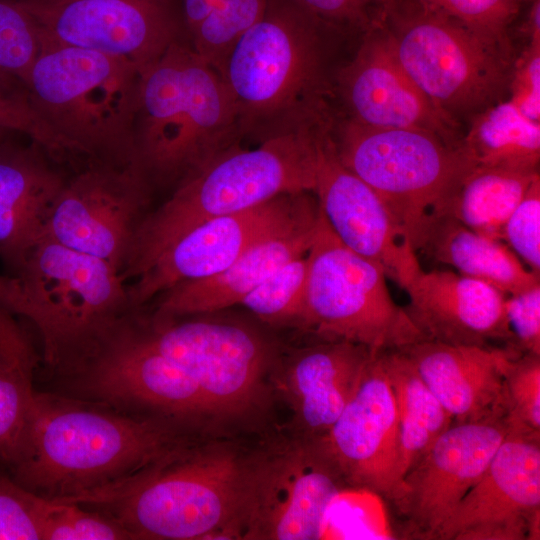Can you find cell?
Wrapping results in <instances>:
<instances>
[{"mask_svg": "<svg viewBox=\"0 0 540 540\" xmlns=\"http://www.w3.org/2000/svg\"><path fill=\"white\" fill-rule=\"evenodd\" d=\"M187 426L36 393L11 477L45 499L73 502L123 483L189 442Z\"/></svg>", "mask_w": 540, "mask_h": 540, "instance_id": "6da1fadb", "label": "cell"}, {"mask_svg": "<svg viewBox=\"0 0 540 540\" xmlns=\"http://www.w3.org/2000/svg\"><path fill=\"white\" fill-rule=\"evenodd\" d=\"M325 118L268 136L254 149L234 144L185 175L173 194L142 221L124 278H135L173 242L205 221L281 195L312 192L317 135Z\"/></svg>", "mask_w": 540, "mask_h": 540, "instance_id": "7a4b0ae2", "label": "cell"}, {"mask_svg": "<svg viewBox=\"0 0 540 540\" xmlns=\"http://www.w3.org/2000/svg\"><path fill=\"white\" fill-rule=\"evenodd\" d=\"M328 28L291 0H269L234 43L218 72L233 97L240 137L264 139L326 115Z\"/></svg>", "mask_w": 540, "mask_h": 540, "instance_id": "3957f363", "label": "cell"}, {"mask_svg": "<svg viewBox=\"0 0 540 540\" xmlns=\"http://www.w3.org/2000/svg\"><path fill=\"white\" fill-rule=\"evenodd\" d=\"M245 457L182 444L123 483L71 503L100 510L135 540L236 539Z\"/></svg>", "mask_w": 540, "mask_h": 540, "instance_id": "277c9868", "label": "cell"}, {"mask_svg": "<svg viewBox=\"0 0 540 540\" xmlns=\"http://www.w3.org/2000/svg\"><path fill=\"white\" fill-rule=\"evenodd\" d=\"M239 137L227 85L190 44L178 39L140 71L134 157L148 179L181 180Z\"/></svg>", "mask_w": 540, "mask_h": 540, "instance_id": "5b68a950", "label": "cell"}, {"mask_svg": "<svg viewBox=\"0 0 540 540\" xmlns=\"http://www.w3.org/2000/svg\"><path fill=\"white\" fill-rule=\"evenodd\" d=\"M140 70L120 58L43 43L24 85L42 119L72 153L135 161L133 127Z\"/></svg>", "mask_w": 540, "mask_h": 540, "instance_id": "8992f818", "label": "cell"}, {"mask_svg": "<svg viewBox=\"0 0 540 540\" xmlns=\"http://www.w3.org/2000/svg\"><path fill=\"white\" fill-rule=\"evenodd\" d=\"M44 361L65 374L133 308L126 280L108 262L42 238L15 276Z\"/></svg>", "mask_w": 540, "mask_h": 540, "instance_id": "52a82bcc", "label": "cell"}, {"mask_svg": "<svg viewBox=\"0 0 540 540\" xmlns=\"http://www.w3.org/2000/svg\"><path fill=\"white\" fill-rule=\"evenodd\" d=\"M374 20L411 79L453 121L499 102L510 84L511 54L424 0H380Z\"/></svg>", "mask_w": 540, "mask_h": 540, "instance_id": "ba28073f", "label": "cell"}, {"mask_svg": "<svg viewBox=\"0 0 540 540\" xmlns=\"http://www.w3.org/2000/svg\"><path fill=\"white\" fill-rule=\"evenodd\" d=\"M331 133L342 164L382 199L414 250L429 219L473 166L460 147L424 129L370 127L349 118Z\"/></svg>", "mask_w": 540, "mask_h": 540, "instance_id": "9c48e42d", "label": "cell"}, {"mask_svg": "<svg viewBox=\"0 0 540 540\" xmlns=\"http://www.w3.org/2000/svg\"><path fill=\"white\" fill-rule=\"evenodd\" d=\"M306 257L303 325L323 340H345L373 352L425 340L405 308L394 302L382 269L345 246L321 211Z\"/></svg>", "mask_w": 540, "mask_h": 540, "instance_id": "30bf717a", "label": "cell"}, {"mask_svg": "<svg viewBox=\"0 0 540 540\" xmlns=\"http://www.w3.org/2000/svg\"><path fill=\"white\" fill-rule=\"evenodd\" d=\"M345 486L317 438L302 435L245 457L236 539H320Z\"/></svg>", "mask_w": 540, "mask_h": 540, "instance_id": "8fae6325", "label": "cell"}, {"mask_svg": "<svg viewBox=\"0 0 540 540\" xmlns=\"http://www.w3.org/2000/svg\"><path fill=\"white\" fill-rule=\"evenodd\" d=\"M65 375L78 395L117 410L190 426L216 417L197 383L148 342L134 312Z\"/></svg>", "mask_w": 540, "mask_h": 540, "instance_id": "7c38bea8", "label": "cell"}, {"mask_svg": "<svg viewBox=\"0 0 540 540\" xmlns=\"http://www.w3.org/2000/svg\"><path fill=\"white\" fill-rule=\"evenodd\" d=\"M148 342L200 387L216 417L245 416L262 403L269 352L244 326L205 320L143 321Z\"/></svg>", "mask_w": 540, "mask_h": 540, "instance_id": "4fadbf2b", "label": "cell"}, {"mask_svg": "<svg viewBox=\"0 0 540 540\" xmlns=\"http://www.w3.org/2000/svg\"><path fill=\"white\" fill-rule=\"evenodd\" d=\"M148 180L135 161H92L65 180L44 237L102 259L123 275L147 215Z\"/></svg>", "mask_w": 540, "mask_h": 540, "instance_id": "5bb4252c", "label": "cell"}, {"mask_svg": "<svg viewBox=\"0 0 540 540\" xmlns=\"http://www.w3.org/2000/svg\"><path fill=\"white\" fill-rule=\"evenodd\" d=\"M43 43L97 51L140 71L180 39L177 0H14Z\"/></svg>", "mask_w": 540, "mask_h": 540, "instance_id": "9a60e30c", "label": "cell"}, {"mask_svg": "<svg viewBox=\"0 0 540 540\" xmlns=\"http://www.w3.org/2000/svg\"><path fill=\"white\" fill-rule=\"evenodd\" d=\"M307 193L281 195L186 232L127 284L133 310L180 283L218 274L254 244L317 214L318 203Z\"/></svg>", "mask_w": 540, "mask_h": 540, "instance_id": "2e32d148", "label": "cell"}, {"mask_svg": "<svg viewBox=\"0 0 540 540\" xmlns=\"http://www.w3.org/2000/svg\"><path fill=\"white\" fill-rule=\"evenodd\" d=\"M330 120L317 135L312 192L337 238L378 265L386 277L405 289L422 270L404 229L376 192L347 169L335 151Z\"/></svg>", "mask_w": 540, "mask_h": 540, "instance_id": "e0dca14e", "label": "cell"}, {"mask_svg": "<svg viewBox=\"0 0 540 540\" xmlns=\"http://www.w3.org/2000/svg\"><path fill=\"white\" fill-rule=\"evenodd\" d=\"M509 431L504 416L453 423L404 475L390 499L409 536L433 539L477 483Z\"/></svg>", "mask_w": 540, "mask_h": 540, "instance_id": "ac0fdd59", "label": "cell"}, {"mask_svg": "<svg viewBox=\"0 0 540 540\" xmlns=\"http://www.w3.org/2000/svg\"><path fill=\"white\" fill-rule=\"evenodd\" d=\"M317 439L346 486L388 500L394 496L401 482L398 417L379 352L336 421Z\"/></svg>", "mask_w": 540, "mask_h": 540, "instance_id": "d6986e66", "label": "cell"}, {"mask_svg": "<svg viewBox=\"0 0 540 540\" xmlns=\"http://www.w3.org/2000/svg\"><path fill=\"white\" fill-rule=\"evenodd\" d=\"M540 512V436L508 431L436 540H526Z\"/></svg>", "mask_w": 540, "mask_h": 540, "instance_id": "ffe728a7", "label": "cell"}, {"mask_svg": "<svg viewBox=\"0 0 540 540\" xmlns=\"http://www.w3.org/2000/svg\"><path fill=\"white\" fill-rule=\"evenodd\" d=\"M338 83L350 119L378 128L431 131L460 147L455 122L442 113L405 71L384 28L375 20Z\"/></svg>", "mask_w": 540, "mask_h": 540, "instance_id": "44dd1931", "label": "cell"}, {"mask_svg": "<svg viewBox=\"0 0 540 540\" xmlns=\"http://www.w3.org/2000/svg\"><path fill=\"white\" fill-rule=\"evenodd\" d=\"M405 290V310L425 340L514 350L506 296L495 287L453 271L421 270Z\"/></svg>", "mask_w": 540, "mask_h": 540, "instance_id": "7402d4cb", "label": "cell"}, {"mask_svg": "<svg viewBox=\"0 0 540 540\" xmlns=\"http://www.w3.org/2000/svg\"><path fill=\"white\" fill-rule=\"evenodd\" d=\"M453 418V423L504 416L505 347L450 345L421 340L400 348Z\"/></svg>", "mask_w": 540, "mask_h": 540, "instance_id": "603a6c76", "label": "cell"}, {"mask_svg": "<svg viewBox=\"0 0 540 540\" xmlns=\"http://www.w3.org/2000/svg\"><path fill=\"white\" fill-rule=\"evenodd\" d=\"M319 212L247 249L230 266L211 277L180 283L156 298L153 321L208 313L240 304L267 277L304 256L315 237Z\"/></svg>", "mask_w": 540, "mask_h": 540, "instance_id": "cb8c5ba5", "label": "cell"}, {"mask_svg": "<svg viewBox=\"0 0 540 540\" xmlns=\"http://www.w3.org/2000/svg\"><path fill=\"white\" fill-rule=\"evenodd\" d=\"M39 146L0 142V258L19 269L45 228L64 177L46 163Z\"/></svg>", "mask_w": 540, "mask_h": 540, "instance_id": "d4e9b609", "label": "cell"}, {"mask_svg": "<svg viewBox=\"0 0 540 540\" xmlns=\"http://www.w3.org/2000/svg\"><path fill=\"white\" fill-rule=\"evenodd\" d=\"M375 353L361 344L324 340L296 355L286 384L303 436L319 438L329 430Z\"/></svg>", "mask_w": 540, "mask_h": 540, "instance_id": "484cf974", "label": "cell"}, {"mask_svg": "<svg viewBox=\"0 0 540 540\" xmlns=\"http://www.w3.org/2000/svg\"><path fill=\"white\" fill-rule=\"evenodd\" d=\"M415 250L450 265L459 274L487 283L506 294H516L540 283L501 240L471 230L445 215L433 216Z\"/></svg>", "mask_w": 540, "mask_h": 540, "instance_id": "4316f807", "label": "cell"}, {"mask_svg": "<svg viewBox=\"0 0 540 540\" xmlns=\"http://www.w3.org/2000/svg\"><path fill=\"white\" fill-rule=\"evenodd\" d=\"M379 355L395 397L402 480L453 424V418L400 349Z\"/></svg>", "mask_w": 540, "mask_h": 540, "instance_id": "83f0119b", "label": "cell"}, {"mask_svg": "<svg viewBox=\"0 0 540 540\" xmlns=\"http://www.w3.org/2000/svg\"><path fill=\"white\" fill-rule=\"evenodd\" d=\"M538 176V171L473 165L458 180L436 216H449L475 232L502 241L510 214Z\"/></svg>", "mask_w": 540, "mask_h": 540, "instance_id": "f1b7e54d", "label": "cell"}, {"mask_svg": "<svg viewBox=\"0 0 540 540\" xmlns=\"http://www.w3.org/2000/svg\"><path fill=\"white\" fill-rule=\"evenodd\" d=\"M13 312L0 305V462L8 468L21 445L36 391L39 357Z\"/></svg>", "mask_w": 540, "mask_h": 540, "instance_id": "f546056e", "label": "cell"}, {"mask_svg": "<svg viewBox=\"0 0 540 540\" xmlns=\"http://www.w3.org/2000/svg\"><path fill=\"white\" fill-rule=\"evenodd\" d=\"M460 148L474 166L538 171L540 124L499 101L474 115Z\"/></svg>", "mask_w": 540, "mask_h": 540, "instance_id": "4dcf8cb0", "label": "cell"}, {"mask_svg": "<svg viewBox=\"0 0 540 540\" xmlns=\"http://www.w3.org/2000/svg\"><path fill=\"white\" fill-rule=\"evenodd\" d=\"M269 0H220L189 35L192 48L217 71L240 36L263 15Z\"/></svg>", "mask_w": 540, "mask_h": 540, "instance_id": "1f68e13d", "label": "cell"}, {"mask_svg": "<svg viewBox=\"0 0 540 540\" xmlns=\"http://www.w3.org/2000/svg\"><path fill=\"white\" fill-rule=\"evenodd\" d=\"M307 272L306 255L295 258L267 277L240 304L269 321L296 320L303 324Z\"/></svg>", "mask_w": 540, "mask_h": 540, "instance_id": "d6a6232c", "label": "cell"}, {"mask_svg": "<svg viewBox=\"0 0 540 540\" xmlns=\"http://www.w3.org/2000/svg\"><path fill=\"white\" fill-rule=\"evenodd\" d=\"M503 397L509 431L540 436V355L521 353L510 359Z\"/></svg>", "mask_w": 540, "mask_h": 540, "instance_id": "836d02e7", "label": "cell"}, {"mask_svg": "<svg viewBox=\"0 0 540 540\" xmlns=\"http://www.w3.org/2000/svg\"><path fill=\"white\" fill-rule=\"evenodd\" d=\"M42 540H135L112 516L76 503L46 499Z\"/></svg>", "mask_w": 540, "mask_h": 540, "instance_id": "e575fe53", "label": "cell"}, {"mask_svg": "<svg viewBox=\"0 0 540 540\" xmlns=\"http://www.w3.org/2000/svg\"><path fill=\"white\" fill-rule=\"evenodd\" d=\"M486 42L511 54L508 31L521 0H424Z\"/></svg>", "mask_w": 540, "mask_h": 540, "instance_id": "d590c367", "label": "cell"}, {"mask_svg": "<svg viewBox=\"0 0 540 540\" xmlns=\"http://www.w3.org/2000/svg\"><path fill=\"white\" fill-rule=\"evenodd\" d=\"M42 45L29 14L14 0H0V72L24 82Z\"/></svg>", "mask_w": 540, "mask_h": 540, "instance_id": "8d00e7d4", "label": "cell"}, {"mask_svg": "<svg viewBox=\"0 0 540 540\" xmlns=\"http://www.w3.org/2000/svg\"><path fill=\"white\" fill-rule=\"evenodd\" d=\"M0 125L28 136L50 156L63 152L60 137L34 107L26 86L17 78L0 72Z\"/></svg>", "mask_w": 540, "mask_h": 540, "instance_id": "74e56055", "label": "cell"}, {"mask_svg": "<svg viewBox=\"0 0 540 540\" xmlns=\"http://www.w3.org/2000/svg\"><path fill=\"white\" fill-rule=\"evenodd\" d=\"M45 502L0 473V540H42Z\"/></svg>", "mask_w": 540, "mask_h": 540, "instance_id": "f35d334b", "label": "cell"}, {"mask_svg": "<svg viewBox=\"0 0 540 540\" xmlns=\"http://www.w3.org/2000/svg\"><path fill=\"white\" fill-rule=\"evenodd\" d=\"M507 246L537 274L540 273V177L510 214L503 231Z\"/></svg>", "mask_w": 540, "mask_h": 540, "instance_id": "ab89813d", "label": "cell"}, {"mask_svg": "<svg viewBox=\"0 0 540 540\" xmlns=\"http://www.w3.org/2000/svg\"><path fill=\"white\" fill-rule=\"evenodd\" d=\"M513 348L540 355V283L505 300Z\"/></svg>", "mask_w": 540, "mask_h": 540, "instance_id": "60d3db41", "label": "cell"}, {"mask_svg": "<svg viewBox=\"0 0 540 540\" xmlns=\"http://www.w3.org/2000/svg\"><path fill=\"white\" fill-rule=\"evenodd\" d=\"M330 28L365 31L372 23L380 0H291Z\"/></svg>", "mask_w": 540, "mask_h": 540, "instance_id": "b9f144b4", "label": "cell"}, {"mask_svg": "<svg viewBox=\"0 0 540 540\" xmlns=\"http://www.w3.org/2000/svg\"><path fill=\"white\" fill-rule=\"evenodd\" d=\"M510 101L528 119L540 120V40H530L510 80Z\"/></svg>", "mask_w": 540, "mask_h": 540, "instance_id": "7bdbcfd3", "label": "cell"}, {"mask_svg": "<svg viewBox=\"0 0 540 540\" xmlns=\"http://www.w3.org/2000/svg\"><path fill=\"white\" fill-rule=\"evenodd\" d=\"M220 0H181L183 29L190 35L213 11Z\"/></svg>", "mask_w": 540, "mask_h": 540, "instance_id": "ee69618b", "label": "cell"}, {"mask_svg": "<svg viewBox=\"0 0 540 540\" xmlns=\"http://www.w3.org/2000/svg\"><path fill=\"white\" fill-rule=\"evenodd\" d=\"M0 305L17 316L25 317L27 311L26 299L16 277L0 274Z\"/></svg>", "mask_w": 540, "mask_h": 540, "instance_id": "f6af8a7d", "label": "cell"}, {"mask_svg": "<svg viewBox=\"0 0 540 540\" xmlns=\"http://www.w3.org/2000/svg\"><path fill=\"white\" fill-rule=\"evenodd\" d=\"M10 133L12 132H10L9 130H7L6 128L0 125V142L6 139L8 134Z\"/></svg>", "mask_w": 540, "mask_h": 540, "instance_id": "bcb514c9", "label": "cell"}]
</instances>
